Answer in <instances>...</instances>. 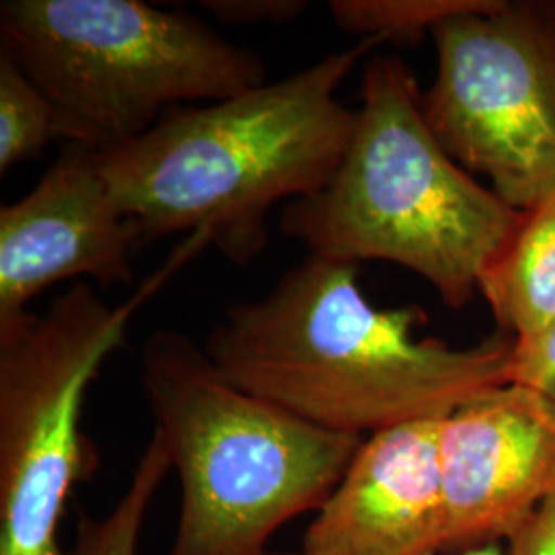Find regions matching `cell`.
I'll use <instances>...</instances> for the list:
<instances>
[{
	"label": "cell",
	"instance_id": "10",
	"mask_svg": "<svg viewBox=\"0 0 555 555\" xmlns=\"http://www.w3.org/2000/svg\"><path fill=\"white\" fill-rule=\"evenodd\" d=\"M440 422L420 420L364 438L297 554H444Z\"/></svg>",
	"mask_w": 555,
	"mask_h": 555
},
{
	"label": "cell",
	"instance_id": "16",
	"mask_svg": "<svg viewBox=\"0 0 555 555\" xmlns=\"http://www.w3.org/2000/svg\"><path fill=\"white\" fill-rule=\"evenodd\" d=\"M202 7L231 25L291 23L309 9L302 0H206Z\"/></svg>",
	"mask_w": 555,
	"mask_h": 555
},
{
	"label": "cell",
	"instance_id": "11",
	"mask_svg": "<svg viewBox=\"0 0 555 555\" xmlns=\"http://www.w3.org/2000/svg\"><path fill=\"white\" fill-rule=\"evenodd\" d=\"M479 293L498 332L529 339L555 321V192L525 212L513 241L483 272Z\"/></svg>",
	"mask_w": 555,
	"mask_h": 555
},
{
	"label": "cell",
	"instance_id": "2",
	"mask_svg": "<svg viewBox=\"0 0 555 555\" xmlns=\"http://www.w3.org/2000/svg\"><path fill=\"white\" fill-rule=\"evenodd\" d=\"M377 40L227 100L181 105L142 137L98 151L137 241L202 233L235 263L259 258L280 202L330 183L357 132L337 89Z\"/></svg>",
	"mask_w": 555,
	"mask_h": 555
},
{
	"label": "cell",
	"instance_id": "12",
	"mask_svg": "<svg viewBox=\"0 0 555 555\" xmlns=\"http://www.w3.org/2000/svg\"><path fill=\"white\" fill-rule=\"evenodd\" d=\"M169 472L167 449L153 433L116 504L105 515L80 518L73 555H139L146 515Z\"/></svg>",
	"mask_w": 555,
	"mask_h": 555
},
{
	"label": "cell",
	"instance_id": "3",
	"mask_svg": "<svg viewBox=\"0 0 555 555\" xmlns=\"http://www.w3.org/2000/svg\"><path fill=\"white\" fill-rule=\"evenodd\" d=\"M522 217L442 149L412 68L371 56L344 160L325 188L284 204L280 231L309 256L408 268L463 309Z\"/></svg>",
	"mask_w": 555,
	"mask_h": 555
},
{
	"label": "cell",
	"instance_id": "5",
	"mask_svg": "<svg viewBox=\"0 0 555 555\" xmlns=\"http://www.w3.org/2000/svg\"><path fill=\"white\" fill-rule=\"evenodd\" d=\"M0 36L59 107L68 144L95 151L139 139L181 105L268 82L256 52L140 0H4Z\"/></svg>",
	"mask_w": 555,
	"mask_h": 555
},
{
	"label": "cell",
	"instance_id": "9",
	"mask_svg": "<svg viewBox=\"0 0 555 555\" xmlns=\"http://www.w3.org/2000/svg\"><path fill=\"white\" fill-rule=\"evenodd\" d=\"M134 245L98 151L66 144L36 188L0 210V325L25 315L34 298L64 280L132 284Z\"/></svg>",
	"mask_w": 555,
	"mask_h": 555
},
{
	"label": "cell",
	"instance_id": "14",
	"mask_svg": "<svg viewBox=\"0 0 555 555\" xmlns=\"http://www.w3.org/2000/svg\"><path fill=\"white\" fill-rule=\"evenodd\" d=\"M498 0H334L330 13L348 34L399 46L417 43L440 21L494 9Z\"/></svg>",
	"mask_w": 555,
	"mask_h": 555
},
{
	"label": "cell",
	"instance_id": "17",
	"mask_svg": "<svg viewBox=\"0 0 555 555\" xmlns=\"http://www.w3.org/2000/svg\"><path fill=\"white\" fill-rule=\"evenodd\" d=\"M508 543V555H555V494L537 508Z\"/></svg>",
	"mask_w": 555,
	"mask_h": 555
},
{
	"label": "cell",
	"instance_id": "7",
	"mask_svg": "<svg viewBox=\"0 0 555 555\" xmlns=\"http://www.w3.org/2000/svg\"><path fill=\"white\" fill-rule=\"evenodd\" d=\"M437 77L422 95L442 149L498 198L531 212L555 192V4L498 0L433 29Z\"/></svg>",
	"mask_w": 555,
	"mask_h": 555
},
{
	"label": "cell",
	"instance_id": "18",
	"mask_svg": "<svg viewBox=\"0 0 555 555\" xmlns=\"http://www.w3.org/2000/svg\"><path fill=\"white\" fill-rule=\"evenodd\" d=\"M270 555H298L297 552H272ZM459 555H508V552H504L502 550V545L496 543V545H486V547H479V550H469V552H465V554Z\"/></svg>",
	"mask_w": 555,
	"mask_h": 555
},
{
	"label": "cell",
	"instance_id": "4",
	"mask_svg": "<svg viewBox=\"0 0 555 555\" xmlns=\"http://www.w3.org/2000/svg\"><path fill=\"white\" fill-rule=\"evenodd\" d=\"M140 383L181 488L165 555L272 554V537L318 513L364 440L241 389L173 330L144 341Z\"/></svg>",
	"mask_w": 555,
	"mask_h": 555
},
{
	"label": "cell",
	"instance_id": "15",
	"mask_svg": "<svg viewBox=\"0 0 555 555\" xmlns=\"http://www.w3.org/2000/svg\"><path fill=\"white\" fill-rule=\"evenodd\" d=\"M511 383L522 385L555 408V321L529 339H518Z\"/></svg>",
	"mask_w": 555,
	"mask_h": 555
},
{
	"label": "cell",
	"instance_id": "13",
	"mask_svg": "<svg viewBox=\"0 0 555 555\" xmlns=\"http://www.w3.org/2000/svg\"><path fill=\"white\" fill-rule=\"evenodd\" d=\"M54 140L68 144L59 107L17 60L0 50V171L38 157Z\"/></svg>",
	"mask_w": 555,
	"mask_h": 555
},
{
	"label": "cell",
	"instance_id": "6",
	"mask_svg": "<svg viewBox=\"0 0 555 555\" xmlns=\"http://www.w3.org/2000/svg\"><path fill=\"white\" fill-rule=\"evenodd\" d=\"M204 245V235H190L116 307L80 282L43 313L0 325V555H62L66 502L89 472L80 433L87 389L126 341L140 305Z\"/></svg>",
	"mask_w": 555,
	"mask_h": 555
},
{
	"label": "cell",
	"instance_id": "1",
	"mask_svg": "<svg viewBox=\"0 0 555 555\" xmlns=\"http://www.w3.org/2000/svg\"><path fill=\"white\" fill-rule=\"evenodd\" d=\"M424 311L377 309L358 263L307 256L258 300L235 302L204 346L241 389L319 428L366 438L453 414L511 383L516 339L467 348L414 334Z\"/></svg>",
	"mask_w": 555,
	"mask_h": 555
},
{
	"label": "cell",
	"instance_id": "8",
	"mask_svg": "<svg viewBox=\"0 0 555 555\" xmlns=\"http://www.w3.org/2000/svg\"><path fill=\"white\" fill-rule=\"evenodd\" d=\"M444 554L511 541L555 494V408L508 383L440 422Z\"/></svg>",
	"mask_w": 555,
	"mask_h": 555
}]
</instances>
